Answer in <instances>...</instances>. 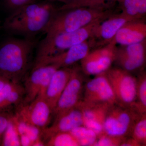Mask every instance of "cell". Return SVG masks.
Here are the masks:
<instances>
[{"instance_id":"1","label":"cell","mask_w":146,"mask_h":146,"mask_svg":"<svg viewBox=\"0 0 146 146\" xmlns=\"http://www.w3.org/2000/svg\"><path fill=\"white\" fill-rule=\"evenodd\" d=\"M57 10L50 2H35L11 12L4 27L11 33L32 39L39 33H46Z\"/></svg>"},{"instance_id":"2","label":"cell","mask_w":146,"mask_h":146,"mask_svg":"<svg viewBox=\"0 0 146 146\" xmlns=\"http://www.w3.org/2000/svg\"><path fill=\"white\" fill-rule=\"evenodd\" d=\"M34 44L32 39L11 38L0 45V75L21 82L28 70Z\"/></svg>"},{"instance_id":"3","label":"cell","mask_w":146,"mask_h":146,"mask_svg":"<svg viewBox=\"0 0 146 146\" xmlns=\"http://www.w3.org/2000/svg\"><path fill=\"white\" fill-rule=\"evenodd\" d=\"M111 7H80L58 9L55 14L46 36L77 30L97 21H104L114 14Z\"/></svg>"},{"instance_id":"4","label":"cell","mask_w":146,"mask_h":146,"mask_svg":"<svg viewBox=\"0 0 146 146\" xmlns=\"http://www.w3.org/2000/svg\"><path fill=\"white\" fill-rule=\"evenodd\" d=\"M103 21H96L70 32L45 36L38 46L33 67L38 66L48 58L65 51L73 46L92 39Z\"/></svg>"},{"instance_id":"5","label":"cell","mask_w":146,"mask_h":146,"mask_svg":"<svg viewBox=\"0 0 146 146\" xmlns=\"http://www.w3.org/2000/svg\"><path fill=\"white\" fill-rule=\"evenodd\" d=\"M106 74L115 94L117 104L134 108L136 77L120 68H110Z\"/></svg>"},{"instance_id":"6","label":"cell","mask_w":146,"mask_h":146,"mask_svg":"<svg viewBox=\"0 0 146 146\" xmlns=\"http://www.w3.org/2000/svg\"><path fill=\"white\" fill-rule=\"evenodd\" d=\"M141 115L133 108L113 105L108 112L105 120V134L130 136L133 126Z\"/></svg>"},{"instance_id":"7","label":"cell","mask_w":146,"mask_h":146,"mask_svg":"<svg viewBox=\"0 0 146 146\" xmlns=\"http://www.w3.org/2000/svg\"><path fill=\"white\" fill-rule=\"evenodd\" d=\"M15 118L19 121L43 130L48 126L53 110L43 96H39L28 104L17 107Z\"/></svg>"},{"instance_id":"8","label":"cell","mask_w":146,"mask_h":146,"mask_svg":"<svg viewBox=\"0 0 146 146\" xmlns=\"http://www.w3.org/2000/svg\"><path fill=\"white\" fill-rule=\"evenodd\" d=\"M59 68L52 64L33 68L23 86L25 96L21 104H28L39 96H43L52 75Z\"/></svg>"},{"instance_id":"9","label":"cell","mask_w":146,"mask_h":146,"mask_svg":"<svg viewBox=\"0 0 146 146\" xmlns=\"http://www.w3.org/2000/svg\"><path fill=\"white\" fill-rule=\"evenodd\" d=\"M117 44L113 40L107 44L90 52L81 62L82 70L88 75L104 72L115 62Z\"/></svg>"},{"instance_id":"10","label":"cell","mask_w":146,"mask_h":146,"mask_svg":"<svg viewBox=\"0 0 146 146\" xmlns=\"http://www.w3.org/2000/svg\"><path fill=\"white\" fill-rule=\"evenodd\" d=\"M72 68L70 77L53 112L54 119L76 107L82 100L84 86L83 77L78 68Z\"/></svg>"},{"instance_id":"11","label":"cell","mask_w":146,"mask_h":146,"mask_svg":"<svg viewBox=\"0 0 146 146\" xmlns=\"http://www.w3.org/2000/svg\"><path fill=\"white\" fill-rule=\"evenodd\" d=\"M82 100L86 104H117V101L106 72L96 75L84 86Z\"/></svg>"},{"instance_id":"12","label":"cell","mask_w":146,"mask_h":146,"mask_svg":"<svg viewBox=\"0 0 146 146\" xmlns=\"http://www.w3.org/2000/svg\"><path fill=\"white\" fill-rule=\"evenodd\" d=\"M146 39L132 44L117 48L115 61L128 72L141 70L146 61Z\"/></svg>"},{"instance_id":"13","label":"cell","mask_w":146,"mask_h":146,"mask_svg":"<svg viewBox=\"0 0 146 146\" xmlns=\"http://www.w3.org/2000/svg\"><path fill=\"white\" fill-rule=\"evenodd\" d=\"M80 103L76 107L54 119L51 125L41 130V138L45 144L56 133L70 131L75 128L83 125V113Z\"/></svg>"},{"instance_id":"14","label":"cell","mask_w":146,"mask_h":146,"mask_svg":"<svg viewBox=\"0 0 146 146\" xmlns=\"http://www.w3.org/2000/svg\"><path fill=\"white\" fill-rule=\"evenodd\" d=\"M80 104L83 113V125L94 131L98 138L104 134L105 120L108 112L113 105L108 103L86 104L82 100Z\"/></svg>"},{"instance_id":"15","label":"cell","mask_w":146,"mask_h":146,"mask_svg":"<svg viewBox=\"0 0 146 146\" xmlns=\"http://www.w3.org/2000/svg\"><path fill=\"white\" fill-rule=\"evenodd\" d=\"M135 19L127 16L122 13L113 14L104 20L98 27L93 41L98 40L95 46H104L107 44L114 39L118 31L128 21Z\"/></svg>"},{"instance_id":"16","label":"cell","mask_w":146,"mask_h":146,"mask_svg":"<svg viewBox=\"0 0 146 146\" xmlns=\"http://www.w3.org/2000/svg\"><path fill=\"white\" fill-rule=\"evenodd\" d=\"M90 40L73 46L65 51L48 58L36 67L52 64L57 65L60 68L70 67L81 61L90 52L91 47L94 46L93 42Z\"/></svg>"},{"instance_id":"17","label":"cell","mask_w":146,"mask_h":146,"mask_svg":"<svg viewBox=\"0 0 146 146\" xmlns=\"http://www.w3.org/2000/svg\"><path fill=\"white\" fill-rule=\"evenodd\" d=\"M146 37V23L142 19H135L125 24L113 40L117 45L127 46L143 42Z\"/></svg>"},{"instance_id":"18","label":"cell","mask_w":146,"mask_h":146,"mask_svg":"<svg viewBox=\"0 0 146 146\" xmlns=\"http://www.w3.org/2000/svg\"><path fill=\"white\" fill-rule=\"evenodd\" d=\"M71 67L58 68L52 75L43 96L52 109L53 112L58 101L70 77Z\"/></svg>"},{"instance_id":"19","label":"cell","mask_w":146,"mask_h":146,"mask_svg":"<svg viewBox=\"0 0 146 146\" xmlns=\"http://www.w3.org/2000/svg\"><path fill=\"white\" fill-rule=\"evenodd\" d=\"M134 108L142 115L146 113V74L141 71L136 77V100Z\"/></svg>"},{"instance_id":"20","label":"cell","mask_w":146,"mask_h":146,"mask_svg":"<svg viewBox=\"0 0 146 146\" xmlns=\"http://www.w3.org/2000/svg\"><path fill=\"white\" fill-rule=\"evenodd\" d=\"M70 132L77 140L80 146H94L98 138L94 131L83 125L75 128Z\"/></svg>"},{"instance_id":"21","label":"cell","mask_w":146,"mask_h":146,"mask_svg":"<svg viewBox=\"0 0 146 146\" xmlns=\"http://www.w3.org/2000/svg\"><path fill=\"white\" fill-rule=\"evenodd\" d=\"M45 146H80L77 140L70 131L58 132L49 138Z\"/></svg>"},{"instance_id":"22","label":"cell","mask_w":146,"mask_h":146,"mask_svg":"<svg viewBox=\"0 0 146 146\" xmlns=\"http://www.w3.org/2000/svg\"><path fill=\"white\" fill-rule=\"evenodd\" d=\"M130 136L142 146H146V113L142 114L133 126Z\"/></svg>"},{"instance_id":"23","label":"cell","mask_w":146,"mask_h":146,"mask_svg":"<svg viewBox=\"0 0 146 146\" xmlns=\"http://www.w3.org/2000/svg\"><path fill=\"white\" fill-rule=\"evenodd\" d=\"M1 146H21L20 136L13 117L5 132Z\"/></svg>"},{"instance_id":"24","label":"cell","mask_w":146,"mask_h":146,"mask_svg":"<svg viewBox=\"0 0 146 146\" xmlns=\"http://www.w3.org/2000/svg\"><path fill=\"white\" fill-rule=\"evenodd\" d=\"M140 0H118L122 12L135 19H141L138 15V7Z\"/></svg>"},{"instance_id":"25","label":"cell","mask_w":146,"mask_h":146,"mask_svg":"<svg viewBox=\"0 0 146 146\" xmlns=\"http://www.w3.org/2000/svg\"><path fill=\"white\" fill-rule=\"evenodd\" d=\"M127 137L104 134L98 138L94 146H121Z\"/></svg>"},{"instance_id":"26","label":"cell","mask_w":146,"mask_h":146,"mask_svg":"<svg viewBox=\"0 0 146 146\" xmlns=\"http://www.w3.org/2000/svg\"><path fill=\"white\" fill-rule=\"evenodd\" d=\"M13 117L8 111H0V146L1 145L5 132Z\"/></svg>"},{"instance_id":"27","label":"cell","mask_w":146,"mask_h":146,"mask_svg":"<svg viewBox=\"0 0 146 146\" xmlns=\"http://www.w3.org/2000/svg\"><path fill=\"white\" fill-rule=\"evenodd\" d=\"M118 0H82L75 7H111Z\"/></svg>"},{"instance_id":"28","label":"cell","mask_w":146,"mask_h":146,"mask_svg":"<svg viewBox=\"0 0 146 146\" xmlns=\"http://www.w3.org/2000/svg\"><path fill=\"white\" fill-rule=\"evenodd\" d=\"M35 0H3L6 8L12 12L16 9L35 2Z\"/></svg>"},{"instance_id":"29","label":"cell","mask_w":146,"mask_h":146,"mask_svg":"<svg viewBox=\"0 0 146 146\" xmlns=\"http://www.w3.org/2000/svg\"><path fill=\"white\" fill-rule=\"evenodd\" d=\"M121 146H142L141 144L131 136L127 137Z\"/></svg>"},{"instance_id":"30","label":"cell","mask_w":146,"mask_h":146,"mask_svg":"<svg viewBox=\"0 0 146 146\" xmlns=\"http://www.w3.org/2000/svg\"><path fill=\"white\" fill-rule=\"evenodd\" d=\"M9 81H10V80L9 79L0 75V94L5 84Z\"/></svg>"},{"instance_id":"31","label":"cell","mask_w":146,"mask_h":146,"mask_svg":"<svg viewBox=\"0 0 146 146\" xmlns=\"http://www.w3.org/2000/svg\"><path fill=\"white\" fill-rule=\"evenodd\" d=\"M45 1H48L52 2V1H61V0H45Z\"/></svg>"}]
</instances>
